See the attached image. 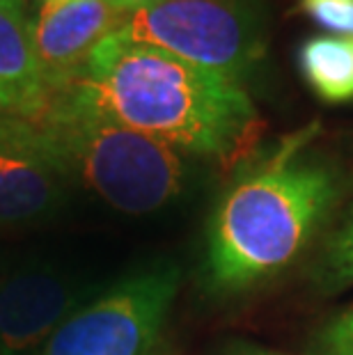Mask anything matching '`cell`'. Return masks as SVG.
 Masks as SVG:
<instances>
[{
    "instance_id": "9",
    "label": "cell",
    "mask_w": 353,
    "mask_h": 355,
    "mask_svg": "<svg viewBox=\"0 0 353 355\" xmlns=\"http://www.w3.org/2000/svg\"><path fill=\"white\" fill-rule=\"evenodd\" d=\"M51 99L26 0H0V115L33 117Z\"/></svg>"
},
{
    "instance_id": "4",
    "label": "cell",
    "mask_w": 353,
    "mask_h": 355,
    "mask_svg": "<svg viewBox=\"0 0 353 355\" xmlns=\"http://www.w3.org/2000/svg\"><path fill=\"white\" fill-rule=\"evenodd\" d=\"M112 40L163 51L239 85L266 51L250 0H159L124 14Z\"/></svg>"
},
{
    "instance_id": "15",
    "label": "cell",
    "mask_w": 353,
    "mask_h": 355,
    "mask_svg": "<svg viewBox=\"0 0 353 355\" xmlns=\"http://www.w3.org/2000/svg\"><path fill=\"white\" fill-rule=\"evenodd\" d=\"M112 3H115L124 14H129V12H136V10H142V7L159 3V0H112Z\"/></svg>"
},
{
    "instance_id": "1",
    "label": "cell",
    "mask_w": 353,
    "mask_h": 355,
    "mask_svg": "<svg viewBox=\"0 0 353 355\" xmlns=\"http://www.w3.org/2000/svg\"><path fill=\"white\" fill-rule=\"evenodd\" d=\"M55 94L223 168L248 158L261 131L243 85L112 37Z\"/></svg>"
},
{
    "instance_id": "7",
    "label": "cell",
    "mask_w": 353,
    "mask_h": 355,
    "mask_svg": "<svg viewBox=\"0 0 353 355\" xmlns=\"http://www.w3.org/2000/svg\"><path fill=\"white\" fill-rule=\"evenodd\" d=\"M71 181L26 117L0 115V230L62 207Z\"/></svg>"
},
{
    "instance_id": "3",
    "label": "cell",
    "mask_w": 353,
    "mask_h": 355,
    "mask_svg": "<svg viewBox=\"0 0 353 355\" xmlns=\"http://www.w3.org/2000/svg\"><path fill=\"white\" fill-rule=\"evenodd\" d=\"M71 184L122 214H154L186 191L198 158L119 124L67 94L26 117Z\"/></svg>"
},
{
    "instance_id": "13",
    "label": "cell",
    "mask_w": 353,
    "mask_h": 355,
    "mask_svg": "<svg viewBox=\"0 0 353 355\" xmlns=\"http://www.w3.org/2000/svg\"><path fill=\"white\" fill-rule=\"evenodd\" d=\"M310 355H353V307L319 332Z\"/></svg>"
},
{
    "instance_id": "8",
    "label": "cell",
    "mask_w": 353,
    "mask_h": 355,
    "mask_svg": "<svg viewBox=\"0 0 353 355\" xmlns=\"http://www.w3.org/2000/svg\"><path fill=\"white\" fill-rule=\"evenodd\" d=\"M124 12L112 0H46L33 14V46L55 94L115 35Z\"/></svg>"
},
{
    "instance_id": "2",
    "label": "cell",
    "mask_w": 353,
    "mask_h": 355,
    "mask_svg": "<svg viewBox=\"0 0 353 355\" xmlns=\"http://www.w3.org/2000/svg\"><path fill=\"white\" fill-rule=\"evenodd\" d=\"M319 124L248 158L218 200L207 234L216 289L246 291L282 273L310 245L342 195L340 172L312 152Z\"/></svg>"
},
{
    "instance_id": "6",
    "label": "cell",
    "mask_w": 353,
    "mask_h": 355,
    "mask_svg": "<svg viewBox=\"0 0 353 355\" xmlns=\"http://www.w3.org/2000/svg\"><path fill=\"white\" fill-rule=\"evenodd\" d=\"M76 273L28 266L0 282V355H37L49 337L89 300Z\"/></svg>"
},
{
    "instance_id": "12",
    "label": "cell",
    "mask_w": 353,
    "mask_h": 355,
    "mask_svg": "<svg viewBox=\"0 0 353 355\" xmlns=\"http://www.w3.org/2000/svg\"><path fill=\"white\" fill-rule=\"evenodd\" d=\"M303 12L330 33L349 37L353 33V0H303Z\"/></svg>"
},
{
    "instance_id": "5",
    "label": "cell",
    "mask_w": 353,
    "mask_h": 355,
    "mask_svg": "<svg viewBox=\"0 0 353 355\" xmlns=\"http://www.w3.org/2000/svg\"><path fill=\"white\" fill-rule=\"evenodd\" d=\"M177 286L170 266L131 275L74 312L37 355H159Z\"/></svg>"
},
{
    "instance_id": "16",
    "label": "cell",
    "mask_w": 353,
    "mask_h": 355,
    "mask_svg": "<svg viewBox=\"0 0 353 355\" xmlns=\"http://www.w3.org/2000/svg\"><path fill=\"white\" fill-rule=\"evenodd\" d=\"M40 3H46V0H40Z\"/></svg>"
},
{
    "instance_id": "11",
    "label": "cell",
    "mask_w": 353,
    "mask_h": 355,
    "mask_svg": "<svg viewBox=\"0 0 353 355\" xmlns=\"http://www.w3.org/2000/svg\"><path fill=\"white\" fill-rule=\"evenodd\" d=\"M317 282L328 291L353 286V202L321 248Z\"/></svg>"
},
{
    "instance_id": "14",
    "label": "cell",
    "mask_w": 353,
    "mask_h": 355,
    "mask_svg": "<svg viewBox=\"0 0 353 355\" xmlns=\"http://www.w3.org/2000/svg\"><path fill=\"white\" fill-rule=\"evenodd\" d=\"M223 355H282V353H273V351L259 349V346H252V344H234L232 349H227Z\"/></svg>"
},
{
    "instance_id": "10",
    "label": "cell",
    "mask_w": 353,
    "mask_h": 355,
    "mask_svg": "<svg viewBox=\"0 0 353 355\" xmlns=\"http://www.w3.org/2000/svg\"><path fill=\"white\" fill-rule=\"evenodd\" d=\"M305 80L328 103L353 101V40L344 35H319L298 51Z\"/></svg>"
}]
</instances>
